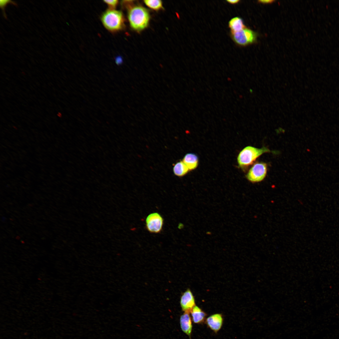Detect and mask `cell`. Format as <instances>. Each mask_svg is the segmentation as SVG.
Here are the masks:
<instances>
[{"label":"cell","mask_w":339,"mask_h":339,"mask_svg":"<svg viewBox=\"0 0 339 339\" xmlns=\"http://www.w3.org/2000/svg\"><path fill=\"white\" fill-rule=\"evenodd\" d=\"M127 17L131 28L136 31H140L148 27L150 16L146 8L135 5L129 8Z\"/></svg>","instance_id":"obj_1"},{"label":"cell","mask_w":339,"mask_h":339,"mask_svg":"<svg viewBox=\"0 0 339 339\" xmlns=\"http://www.w3.org/2000/svg\"><path fill=\"white\" fill-rule=\"evenodd\" d=\"M101 19L104 27L111 32L118 31L124 26V19L122 13L115 9L106 10L101 15Z\"/></svg>","instance_id":"obj_2"},{"label":"cell","mask_w":339,"mask_h":339,"mask_svg":"<svg viewBox=\"0 0 339 339\" xmlns=\"http://www.w3.org/2000/svg\"><path fill=\"white\" fill-rule=\"evenodd\" d=\"M271 152V151L266 147L258 148L248 146L244 148L239 153L237 158L238 162L241 167H246L251 164L263 154Z\"/></svg>","instance_id":"obj_3"},{"label":"cell","mask_w":339,"mask_h":339,"mask_svg":"<svg viewBox=\"0 0 339 339\" xmlns=\"http://www.w3.org/2000/svg\"><path fill=\"white\" fill-rule=\"evenodd\" d=\"M230 35L234 42L240 46H245L253 43L256 41L257 38L256 33L247 28L237 32H230Z\"/></svg>","instance_id":"obj_4"},{"label":"cell","mask_w":339,"mask_h":339,"mask_svg":"<svg viewBox=\"0 0 339 339\" xmlns=\"http://www.w3.org/2000/svg\"><path fill=\"white\" fill-rule=\"evenodd\" d=\"M267 165L263 162L254 164L246 175L247 179L252 183L262 181L266 176L267 172Z\"/></svg>","instance_id":"obj_5"},{"label":"cell","mask_w":339,"mask_h":339,"mask_svg":"<svg viewBox=\"0 0 339 339\" xmlns=\"http://www.w3.org/2000/svg\"><path fill=\"white\" fill-rule=\"evenodd\" d=\"M164 222V219L160 214L156 212L151 213L146 218V228L150 233H160L163 229Z\"/></svg>","instance_id":"obj_6"},{"label":"cell","mask_w":339,"mask_h":339,"mask_svg":"<svg viewBox=\"0 0 339 339\" xmlns=\"http://www.w3.org/2000/svg\"><path fill=\"white\" fill-rule=\"evenodd\" d=\"M180 304L182 310L189 313L196 306L194 297L190 289H188L182 294Z\"/></svg>","instance_id":"obj_7"},{"label":"cell","mask_w":339,"mask_h":339,"mask_svg":"<svg viewBox=\"0 0 339 339\" xmlns=\"http://www.w3.org/2000/svg\"><path fill=\"white\" fill-rule=\"evenodd\" d=\"M223 322L222 315L215 314L207 317L206 323L207 326L215 333L217 332L221 328Z\"/></svg>","instance_id":"obj_8"},{"label":"cell","mask_w":339,"mask_h":339,"mask_svg":"<svg viewBox=\"0 0 339 339\" xmlns=\"http://www.w3.org/2000/svg\"><path fill=\"white\" fill-rule=\"evenodd\" d=\"M180 324L182 331L191 338L192 326L189 313L184 312L180 316Z\"/></svg>","instance_id":"obj_9"},{"label":"cell","mask_w":339,"mask_h":339,"mask_svg":"<svg viewBox=\"0 0 339 339\" xmlns=\"http://www.w3.org/2000/svg\"><path fill=\"white\" fill-rule=\"evenodd\" d=\"M228 26L231 32L239 31L246 28L243 20L239 17L231 19L229 22Z\"/></svg>","instance_id":"obj_10"},{"label":"cell","mask_w":339,"mask_h":339,"mask_svg":"<svg viewBox=\"0 0 339 339\" xmlns=\"http://www.w3.org/2000/svg\"><path fill=\"white\" fill-rule=\"evenodd\" d=\"M191 313L192 320L195 323L200 324L204 321L206 314L197 306H195L191 310Z\"/></svg>","instance_id":"obj_11"},{"label":"cell","mask_w":339,"mask_h":339,"mask_svg":"<svg viewBox=\"0 0 339 339\" xmlns=\"http://www.w3.org/2000/svg\"><path fill=\"white\" fill-rule=\"evenodd\" d=\"M182 161L189 170H193L196 168L198 164L197 156L193 153H188L186 154Z\"/></svg>","instance_id":"obj_12"},{"label":"cell","mask_w":339,"mask_h":339,"mask_svg":"<svg viewBox=\"0 0 339 339\" xmlns=\"http://www.w3.org/2000/svg\"><path fill=\"white\" fill-rule=\"evenodd\" d=\"M189 171L182 161L176 163L173 167L174 174L178 177H182L186 175Z\"/></svg>","instance_id":"obj_13"},{"label":"cell","mask_w":339,"mask_h":339,"mask_svg":"<svg viewBox=\"0 0 339 339\" xmlns=\"http://www.w3.org/2000/svg\"><path fill=\"white\" fill-rule=\"evenodd\" d=\"M144 2L147 6L153 10H158L163 8L162 3L160 0H147Z\"/></svg>","instance_id":"obj_14"},{"label":"cell","mask_w":339,"mask_h":339,"mask_svg":"<svg viewBox=\"0 0 339 339\" xmlns=\"http://www.w3.org/2000/svg\"><path fill=\"white\" fill-rule=\"evenodd\" d=\"M9 4H13L15 6H17V5L15 2L11 0H1L0 1V7L2 10L3 16L5 18L7 17L5 13V8L7 5Z\"/></svg>","instance_id":"obj_15"},{"label":"cell","mask_w":339,"mask_h":339,"mask_svg":"<svg viewBox=\"0 0 339 339\" xmlns=\"http://www.w3.org/2000/svg\"><path fill=\"white\" fill-rule=\"evenodd\" d=\"M104 2L111 9H115L118 3V1L116 0H104Z\"/></svg>","instance_id":"obj_16"},{"label":"cell","mask_w":339,"mask_h":339,"mask_svg":"<svg viewBox=\"0 0 339 339\" xmlns=\"http://www.w3.org/2000/svg\"><path fill=\"white\" fill-rule=\"evenodd\" d=\"M226 1L231 4H234L238 3L240 1L239 0H227Z\"/></svg>","instance_id":"obj_17"},{"label":"cell","mask_w":339,"mask_h":339,"mask_svg":"<svg viewBox=\"0 0 339 339\" xmlns=\"http://www.w3.org/2000/svg\"><path fill=\"white\" fill-rule=\"evenodd\" d=\"M259 3H271L273 2L274 1L270 0H260L258 1Z\"/></svg>","instance_id":"obj_18"}]
</instances>
